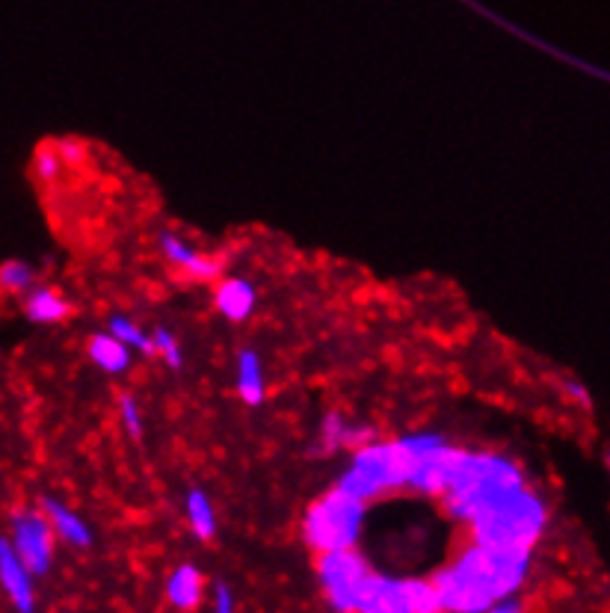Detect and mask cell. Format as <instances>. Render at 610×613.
Listing matches in <instances>:
<instances>
[{
	"label": "cell",
	"mask_w": 610,
	"mask_h": 613,
	"mask_svg": "<svg viewBox=\"0 0 610 613\" xmlns=\"http://www.w3.org/2000/svg\"><path fill=\"white\" fill-rule=\"evenodd\" d=\"M418 453L404 442H386V445H368L356 453V460L347 471H344L338 489L347 495L359 498V501H370V498L383 495L386 489L406 487L409 469Z\"/></svg>",
	"instance_id": "cell-4"
},
{
	"label": "cell",
	"mask_w": 610,
	"mask_h": 613,
	"mask_svg": "<svg viewBox=\"0 0 610 613\" xmlns=\"http://www.w3.org/2000/svg\"><path fill=\"white\" fill-rule=\"evenodd\" d=\"M462 457H466V451L448 448L445 442L418 453L413 469H409V478H406V487L418 489V492H430V495H445V489L450 487V478H454Z\"/></svg>",
	"instance_id": "cell-8"
},
{
	"label": "cell",
	"mask_w": 610,
	"mask_h": 613,
	"mask_svg": "<svg viewBox=\"0 0 610 613\" xmlns=\"http://www.w3.org/2000/svg\"><path fill=\"white\" fill-rule=\"evenodd\" d=\"M60 170H63V161H60L54 145H42V149L33 154V175H37L39 181H57Z\"/></svg>",
	"instance_id": "cell-22"
},
{
	"label": "cell",
	"mask_w": 610,
	"mask_h": 613,
	"mask_svg": "<svg viewBox=\"0 0 610 613\" xmlns=\"http://www.w3.org/2000/svg\"><path fill=\"white\" fill-rule=\"evenodd\" d=\"M54 149L63 163H83V157H87V154H83L81 140H72V136H63V140H60Z\"/></svg>",
	"instance_id": "cell-25"
},
{
	"label": "cell",
	"mask_w": 610,
	"mask_h": 613,
	"mask_svg": "<svg viewBox=\"0 0 610 613\" xmlns=\"http://www.w3.org/2000/svg\"><path fill=\"white\" fill-rule=\"evenodd\" d=\"M72 311V306L65 303L54 288H45V285H33V288L24 294V315L33 324H60Z\"/></svg>",
	"instance_id": "cell-12"
},
{
	"label": "cell",
	"mask_w": 610,
	"mask_h": 613,
	"mask_svg": "<svg viewBox=\"0 0 610 613\" xmlns=\"http://www.w3.org/2000/svg\"><path fill=\"white\" fill-rule=\"evenodd\" d=\"M566 395L572 397V400H578V403L583 406V409H587V406H590V395H587V388L581 386V382H572V379H569V382H566Z\"/></svg>",
	"instance_id": "cell-26"
},
{
	"label": "cell",
	"mask_w": 610,
	"mask_h": 613,
	"mask_svg": "<svg viewBox=\"0 0 610 613\" xmlns=\"http://www.w3.org/2000/svg\"><path fill=\"white\" fill-rule=\"evenodd\" d=\"M110 335H113L116 341L125 344L128 350L134 347V350L149 353V356H154L152 338H149V335H143V329H140V326H136V324H131L128 317H122V315L113 317V320H110Z\"/></svg>",
	"instance_id": "cell-21"
},
{
	"label": "cell",
	"mask_w": 610,
	"mask_h": 613,
	"mask_svg": "<svg viewBox=\"0 0 610 613\" xmlns=\"http://www.w3.org/2000/svg\"><path fill=\"white\" fill-rule=\"evenodd\" d=\"M519 487H525L521 471L510 460L492 453H466L450 478V487L445 489V498L450 513L468 522L475 510Z\"/></svg>",
	"instance_id": "cell-3"
},
{
	"label": "cell",
	"mask_w": 610,
	"mask_h": 613,
	"mask_svg": "<svg viewBox=\"0 0 610 613\" xmlns=\"http://www.w3.org/2000/svg\"><path fill=\"white\" fill-rule=\"evenodd\" d=\"M486 613H521V604L512 602V599H501V602H495Z\"/></svg>",
	"instance_id": "cell-28"
},
{
	"label": "cell",
	"mask_w": 610,
	"mask_h": 613,
	"mask_svg": "<svg viewBox=\"0 0 610 613\" xmlns=\"http://www.w3.org/2000/svg\"><path fill=\"white\" fill-rule=\"evenodd\" d=\"M214 613H232V593L228 586H216V611Z\"/></svg>",
	"instance_id": "cell-27"
},
{
	"label": "cell",
	"mask_w": 610,
	"mask_h": 613,
	"mask_svg": "<svg viewBox=\"0 0 610 613\" xmlns=\"http://www.w3.org/2000/svg\"><path fill=\"white\" fill-rule=\"evenodd\" d=\"M37 285V270L28 262L10 258V262L0 264V290L7 294H28Z\"/></svg>",
	"instance_id": "cell-19"
},
{
	"label": "cell",
	"mask_w": 610,
	"mask_h": 613,
	"mask_svg": "<svg viewBox=\"0 0 610 613\" xmlns=\"http://www.w3.org/2000/svg\"><path fill=\"white\" fill-rule=\"evenodd\" d=\"M530 551L484 549L475 545L433 584L439 590L441 611L486 613L495 602L512 595L528 578Z\"/></svg>",
	"instance_id": "cell-1"
},
{
	"label": "cell",
	"mask_w": 610,
	"mask_h": 613,
	"mask_svg": "<svg viewBox=\"0 0 610 613\" xmlns=\"http://www.w3.org/2000/svg\"><path fill=\"white\" fill-rule=\"evenodd\" d=\"M468 522L475 528V542L484 549L530 551L546 528V504L519 487L475 510Z\"/></svg>",
	"instance_id": "cell-2"
},
{
	"label": "cell",
	"mask_w": 610,
	"mask_h": 613,
	"mask_svg": "<svg viewBox=\"0 0 610 613\" xmlns=\"http://www.w3.org/2000/svg\"><path fill=\"white\" fill-rule=\"evenodd\" d=\"M42 510H45V515L51 519V528H54L65 542H72L78 549H87V545H90L92 531L81 515L72 513V510L60 504L57 498H42Z\"/></svg>",
	"instance_id": "cell-13"
},
{
	"label": "cell",
	"mask_w": 610,
	"mask_h": 613,
	"mask_svg": "<svg viewBox=\"0 0 610 613\" xmlns=\"http://www.w3.org/2000/svg\"><path fill=\"white\" fill-rule=\"evenodd\" d=\"M152 344H154V353H161L163 361L170 365L172 370L181 368V361H184V356H181V347L179 341H175V335L170 333V329H163V326H157L152 335Z\"/></svg>",
	"instance_id": "cell-23"
},
{
	"label": "cell",
	"mask_w": 610,
	"mask_h": 613,
	"mask_svg": "<svg viewBox=\"0 0 610 613\" xmlns=\"http://www.w3.org/2000/svg\"><path fill=\"white\" fill-rule=\"evenodd\" d=\"M170 602L181 611H193L202 599V575L196 566H179L172 572L170 584H166Z\"/></svg>",
	"instance_id": "cell-17"
},
{
	"label": "cell",
	"mask_w": 610,
	"mask_h": 613,
	"mask_svg": "<svg viewBox=\"0 0 610 613\" xmlns=\"http://www.w3.org/2000/svg\"><path fill=\"white\" fill-rule=\"evenodd\" d=\"M409 613H441V599L430 581H404Z\"/></svg>",
	"instance_id": "cell-20"
},
{
	"label": "cell",
	"mask_w": 610,
	"mask_h": 613,
	"mask_svg": "<svg viewBox=\"0 0 610 613\" xmlns=\"http://www.w3.org/2000/svg\"><path fill=\"white\" fill-rule=\"evenodd\" d=\"M12 549L19 560L28 566L30 575H45L54 558V537H51V522L42 513L33 510H19L12 515Z\"/></svg>",
	"instance_id": "cell-7"
},
{
	"label": "cell",
	"mask_w": 610,
	"mask_h": 613,
	"mask_svg": "<svg viewBox=\"0 0 610 613\" xmlns=\"http://www.w3.org/2000/svg\"><path fill=\"white\" fill-rule=\"evenodd\" d=\"M237 395H241L243 403L258 406L267 395L264 388V368H261V359L255 350H241L237 353Z\"/></svg>",
	"instance_id": "cell-15"
},
{
	"label": "cell",
	"mask_w": 610,
	"mask_h": 613,
	"mask_svg": "<svg viewBox=\"0 0 610 613\" xmlns=\"http://www.w3.org/2000/svg\"><path fill=\"white\" fill-rule=\"evenodd\" d=\"M214 303L220 308V315L234 320V324H241L255 308V288L246 279H228L216 288Z\"/></svg>",
	"instance_id": "cell-14"
},
{
	"label": "cell",
	"mask_w": 610,
	"mask_h": 613,
	"mask_svg": "<svg viewBox=\"0 0 610 613\" xmlns=\"http://www.w3.org/2000/svg\"><path fill=\"white\" fill-rule=\"evenodd\" d=\"M161 249H163V255H166V258L175 264V267H181V270L187 273V276H193V279L211 282L220 276V262H214V258H207V255L196 253V249L184 244L181 237L161 235Z\"/></svg>",
	"instance_id": "cell-11"
},
{
	"label": "cell",
	"mask_w": 610,
	"mask_h": 613,
	"mask_svg": "<svg viewBox=\"0 0 610 613\" xmlns=\"http://www.w3.org/2000/svg\"><path fill=\"white\" fill-rule=\"evenodd\" d=\"M0 586L7 590L16 611L33 613V607H37V602H33V575L19 560L12 542L3 540V537H0Z\"/></svg>",
	"instance_id": "cell-10"
},
{
	"label": "cell",
	"mask_w": 610,
	"mask_h": 613,
	"mask_svg": "<svg viewBox=\"0 0 610 613\" xmlns=\"http://www.w3.org/2000/svg\"><path fill=\"white\" fill-rule=\"evenodd\" d=\"M321 581H324L326 599L338 613H353L356 607V593L370 569L368 563L353 549L326 551L321 558Z\"/></svg>",
	"instance_id": "cell-6"
},
{
	"label": "cell",
	"mask_w": 610,
	"mask_h": 613,
	"mask_svg": "<svg viewBox=\"0 0 610 613\" xmlns=\"http://www.w3.org/2000/svg\"><path fill=\"white\" fill-rule=\"evenodd\" d=\"M353 613H409L404 581H392V578L368 572L359 584Z\"/></svg>",
	"instance_id": "cell-9"
},
{
	"label": "cell",
	"mask_w": 610,
	"mask_h": 613,
	"mask_svg": "<svg viewBox=\"0 0 610 613\" xmlns=\"http://www.w3.org/2000/svg\"><path fill=\"white\" fill-rule=\"evenodd\" d=\"M365 522V501L333 489L305 515V540L321 554L353 549Z\"/></svg>",
	"instance_id": "cell-5"
},
{
	"label": "cell",
	"mask_w": 610,
	"mask_h": 613,
	"mask_svg": "<svg viewBox=\"0 0 610 613\" xmlns=\"http://www.w3.org/2000/svg\"><path fill=\"white\" fill-rule=\"evenodd\" d=\"M119 412H122V425H125L128 433L134 436V439H140V436H143V416H140V406H136L134 397H119Z\"/></svg>",
	"instance_id": "cell-24"
},
{
	"label": "cell",
	"mask_w": 610,
	"mask_h": 613,
	"mask_svg": "<svg viewBox=\"0 0 610 613\" xmlns=\"http://www.w3.org/2000/svg\"><path fill=\"white\" fill-rule=\"evenodd\" d=\"M187 519L199 540H211L216 533L214 507H211V501H207V495L202 489H193L187 495Z\"/></svg>",
	"instance_id": "cell-18"
},
{
	"label": "cell",
	"mask_w": 610,
	"mask_h": 613,
	"mask_svg": "<svg viewBox=\"0 0 610 613\" xmlns=\"http://www.w3.org/2000/svg\"><path fill=\"white\" fill-rule=\"evenodd\" d=\"M90 359L104 374H125L128 365H131V350L122 341H116L113 335H92Z\"/></svg>",
	"instance_id": "cell-16"
}]
</instances>
